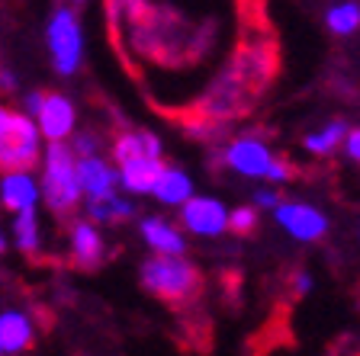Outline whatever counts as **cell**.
Instances as JSON below:
<instances>
[{"instance_id":"obj_1","label":"cell","mask_w":360,"mask_h":356,"mask_svg":"<svg viewBox=\"0 0 360 356\" xmlns=\"http://www.w3.org/2000/svg\"><path fill=\"white\" fill-rule=\"evenodd\" d=\"M106 16L132 77L167 112L196 110L241 45L267 32L248 0H106Z\"/></svg>"},{"instance_id":"obj_2","label":"cell","mask_w":360,"mask_h":356,"mask_svg":"<svg viewBox=\"0 0 360 356\" xmlns=\"http://www.w3.org/2000/svg\"><path fill=\"white\" fill-rule=\"evenodd\" d=\"M39 161H42V180H39L42 199L52 212H71L84 196L77 183V154L68 141H49Z\"/></svg>"},{"instance_id":"obj_3","label":"cell","mask_w":360,"mask_h":356,"mask_svg":"<svg viewBox=\"0 0 360 356\" xmlns=\"http://www.w3.org/2000/svg\"><path fill=\"white\" fill-rule=\"evenodd\" d=\"M142 286L165 302H187L200 289V273L184 253H155L142 267Z\"/></svg>"},{"instance_id":"obj_4","label":"cell","mask_w":360,"mask_h":356,"mask_svg":"<svg viewBox=\"0 0 360 356\" xmlns=\"http://www.w3.org/2000/svg\"><path fill=\"white\" fill-rule=\"evenodd\" d=\"M42 154V135L36 119L26 112H10L0 128V171H30Z\"/></svg>"},{"instance_id":"obj_5","label":"cell","mask_w":360,"mask_h":356,"mask_svg":"<svg viewBox=\"0 0 360 356\" xmlns=\"http://www.w3.org/2000/svg\"><path fill=\"white\" fill-rule=\"evenodd\" d=\"M49 52H52V65L61 77L77 74V67L84 61V36H81V22L71 7H58L49 20Z\"/></svg>"},{"instance_id":"obj_6","label":"cell","mask_w":360,"mask_h":356,"mask_svg":"<svg viewBox=\"0 0 360 356\" xmlns=\"http://www.w3.org/2000/svg\"><path fill=\"white\" fill-rule=\"evenodd\" d=\"M270 212H274L280 228H283L290 237H296V241H319V237H325V231H328L325 212L309 206V202H283L280 199Z\"/></svg>"},{"instance_id":"obj_7","label":"cell","mask_w":360,"mask_h":356,"mask_svg":"<svg viewBox=\"0 0 360 356\" xmlns=\"http://www.w3.org/2000/svg\"><path fill=\"white\" fill-rule=\"evenodd\" d=\"M180 222L190 235L219 237L229 228V209L212 196H190V199L180 202Z\"/></svg>"},{"instance_id":"obj_8","label":"cell","mask_w":360,"mask_h":356,"mask_svg":"<svg viewBox=\"0 0 360 356\" xmlns=\"http://www.w3.org/2000/svg\"><path fill=\"white\" fill-rule=\"evenodd\" d=\"M36 126L45 141H68L75 135L77 110L65 93H42V103L36 110Z\"/></svg>"},{"instance_id":"obj_9","label":"cell","mask_w":360,"mask_h":356,"mask_svg":"<svg viewBox=\"0 0 360 356\" xmlns=\"http://www.w3.org/2000/svg\"><path fill=\"white\" fill-rule=\"evenodd\" d=\"M225 164H229L235 173H241V177L264 180L270 171V164H274V151H270L261 138H251V135H248V138L229 141V148H225Z\"/></svg>"},{"instance_id":"obj_10","label":"cell","mask_w":360,"mask_h":356,"mask_svg":"<svg viewBox=\"0 0 360 356\" xmlns=\"http://www.w3.org/2000/svg\"><path fill=\"white\" fill-rule=\"evenodd\" d=\"M161 167H165L161 157L139 154V157H129V161H120L116 177H120V186L129 190V193H151V186H155Z\"/></svg>"},{"instance_id":"obj_11","label":"cell","mask_w":360,"mask_h":356,"mask_svg":"<svg viewBox=\"0 0 360 356\" xmlns=\"http://www.w3.org/2000/svg\"><path fill=\"white\" fill-rule=\"evenodd\" d=\"M77 183H81L84 196H100L116 190L120 177H116V167L110 161H103L100 154H84L77 157Z\"/></svg>"},{"instance_id":"obj_12","label":"cell","mask_w":360,"mask_h":356,"mask_svg":"<svg viewBox=\"0 0 360 356\" xmlns=\"http://www.w3.org/2000/svg\"><path fill=\"white\" fill-rule=\"evenodd\" d=\"M39 199H42L39 180H32L30 171H4V180H0V202H4L10 212L32 209Z\"/></svg>"},{"instance_id":"obj_13","label":"cell","mask_w":360,"mask_h":356,"mask_svg":"<svg viewBox=\"0 0 360 356\" xmlns=\"http://www.w3.org/2000/svg\"><path fill=\"white\" fill-rule=\"evenodd\" d=\"M106 253L103 235H100L97 222H77L71 228V257H75L77 267H97Z\"/></svg>"},{"instance_id":"obj_14","label":"cell","mask_w":360,"mask_h":356,"mask_svg":"<svg viewBox=\"0 0 360 356\" xmlns=\"http://www.w3.org/2000/svg\"><path fill=\"white\" fill-rule=\"evenodd\" d=\"M139 231H142L145 244L155 253H187V237L165 218H142Z\"/></svg>"},{"instance_id":"obj_15","label":"cell","mask_w":360,"mask_h":356,"mask_svg":"<svg viewBox=\"0 0 360 356\" xmlns=\"http://www.w3.org/2000/svg\"><path fill=\"white\" fill-rule=\"evenodd\" d=\"M36 341V331H32V321L22 312H4L0 315V350L4 353H22L30 350Z\"/></svg>"},{"instance_id":"obj_16","label":"cell","mask_w":360,"mask_h":356,"mask_svg":"<svg viewBox=\"0 0 360 356\" xmlns=\"http://www.w3.org/2000/svg\"><path fill=\"white\" fill-rule=\"evenodd\" d=\"M151 196L158 202H165V206H180L184 199L193 196V180H190V173L177 171V167H161L155 186H151Z\"/></svg>"},{"instance_id":"obj_17","label":"cell","mask_w":360,"mask_h":356,"mask_svg":"<svg viewBox=\"0 0 360 356\" xmlns=\"http://www.w3.org/2000/svg\"><path fill=\"white\" fill-rule=\"evenodd\" d=\"M132 202L122 199L116 190L110 193H100V196H87V216L90 222H122V218H132Z\"/></svg>"},{"instance_id":"obj_18","label":"cell","mask_w":360,"mask_h":356,"mask_svg":"<svg viewBox=\"0 0 360 356\" xmlns=\"http://www.w3.org/2000/svg\"><path fill=\"white\" fill-rule=\"evenodd\" d=\"M139 154L161 157V138L151 135V132H126V135L116 138V145H112V157H116V164L129 161V157H139Z\"/></svg>"},{"instance_id":"obj_19","label":"cell","mask_w":360,"mask_h":356,"mask_svg":"<svg viewBox=\"0 0 360 356\" xmlns=\"http://www.w3.org/2000/svg\"><path fill=\"white\" fill-rule=\"evenodd\" d=\"M345 135H347V126L341 122V119H338V122H328L325 128H319V132H312L306 138V151L309 154H315V157H328V154H335V151L341 148Z\"/></svg>"},{"instance_id":"obj_20","label":"cell","mask_w":360,"mask_h":356,"mask_svg":"<svg viewBox=\"0 0 360 356\" xmlns=\"http://www.w3.org/2000/svg\"><path fill=\"white\" fill-rule=\"evenodd\" d=\"M325 26H328L335 36H354L360 29V4L354 0H341L335 7H328L325 13Z\"/></svg>"},{"instance_id":"obj_21","label":"cell","mask_w":360,"mask_h":356,"mask_svg":"<svg viewBox=\"0 0 360 356\" xmlns=\"http://www.w3.org/2000/svg\"><path fill=\"white\" fill-rule=\"evenodd\" d=\"M13 241L20 251L32 253L39 247V216H36V206L32 209H20L13 218Z\"/></svg>"},{"instance_id":"obj_22","label":"cell","mask_w":360,"mask_h":356,"mask_svg":"<svg viewBox=\"0 0 360 356\" xmlns=\"http://www.w3.org/2000/svg\"><path fill=\"white\" fill-rule=\"evenodd\" d=\"M232 235L245 237V235H255L257 231V209L255 206H238V209H229V228Z\"/></svg>"},{"instance_id":"obj_23","label":"cell","mask_w":360,"mask_h":356,"mask_svg":"<svg viewBox=\"0 0 360 356\" xmlns=\"http://www.w3.org/2000/svg\"><path fill=\"white\" fill-rule=\"evenodd\" d=\"M290 177H292L290 164L280 161V157H274V164H270V171H267V177H264V180H270V183H286Z\"/></svg>"},{"instance_id":"obj_24","label":"cell","mask_w":360,"mask_h":356,"mask_svg":"<svg viewBox=\"0 0 360 356\" xmlns=\"http://www.w3.org/2000/svg\"><path fill=\"white\" fill-rule=\"evenodd\" d=\"M71 151H75L77 157H84V154H97V138L94 135H75V145H71Z\"/></svg>"},{"instance_id":"obj_25","label":"cell","mask_w":360,"mask_h":356,"mask_svg":"<svg viewBox=\"0 0 360 356\" xmlns=\"http://www.w3.org/2000/svg\"><path fill=\"white\" fill-rule=\"evenodd\" d=\"M341 145H345V154L351 157V161H357V164H360V128H354V132H347Z\"/></svg>"},{"instance_id":"obj_26","label":"cell","mask_w":360,"mask_h":356,"mask_svg":"<svg viewBox=\"0 0 360 356\" xmlns=\"http://www.w3.org/2000/svg\"><path fill=\"white\" fill-rule=\"evenodd\" d=\"M277 202H280L277 190H257V196H255V206L257 209H274Z\"/></svg>"},{"instance_id":"obj_27","label":"cell","mask_w":360,"mask_h":356,"mask_svg":"<svg viewBox=\"0 0 360 356\" xmlns=\"http://www.w3.org/2000/svg\"><path fill=\"white\" fill-rule=\"evenodd\" d=\"M292 289L300 292V296H306V292L312 289V276H309V273H296V276H292Z\"/></svg>"},{"instance_id":"obj_28","label":"cell","mask_w":360,"mask_h":356,"mask_svg":"<svg viewBox=\"0 0 360 356\" xmlns=\"http://www.w3.org/2000/svg\"><path fill=\"white\" fill-rule=\"evenodd\" d=\"M39 103H42V93H30V97L22 100V106H26V116H36V110H39Z\"/></svg>"},{"instance_id":"obj_29","label":"cell","mask_w":360,"mask_h":356,"mask_svg":"<svg viewBox=\"0 0 360 356\" xmlns=\"http://www.w3.org/2000/svg\"><path fill=\"white\" fill-rule=\"evenodd\" d=\"M0 87H4V90H13L16 87V77L10 74V71H0Z\"/></svg>"},{"instance_id":"obj_30","label":"cell","mask_w":360,"mask_h":356,"mask_svg":"<svg viewBox=\"0 0 360 356\" xmlns=\"http://www.w3.org/2000/svg\"><path fill=\"white\" fill-rule=\"evenodd\" d=\"M7 119H10V110L0 103V128H4V122H7Z\"/></svg>"},{"instance_id":"obj_31","label":"cell","mask_w":360,"mask_h":356,"mask_svg":"<svg viewBox=\"0 0 360 356\" xmlns=\"http://www.w3.org/2000/svg\"><path fill=\"white\" fill-rule=\"evenodd\" d=\"M7 251V237H4V228H0V253Z\"/></svg>"},{"instance_id":"obj_32","label":"cell","mask_w":360,"mask_h":356,"mask_svg":"<svg viewBox=\"0 0 360 356\" xmlns=\"http://www.w3.org/2000/svg\"><path fill=\"white\" fill-rule=\"evenodd\" d=\"M75 4H84V0H75Z\"/></svg>"},{"instance_id":"obj_33","label":"cell","mask_w":360,"mask_h":356,"mask_svg":"<svg viewBox=\"0 0 360 356\" xmlns=\"http://www.w3.org/2000/svg\"><path fill=\"white\" fill-rule=\"evenodd\" d=\"M0 353H4V350H0Z\"/></svg>"}]
</instances>
